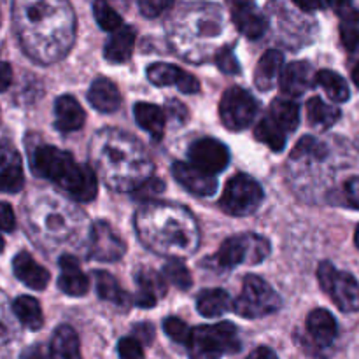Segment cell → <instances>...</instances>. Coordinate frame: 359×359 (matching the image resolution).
<instances>
[{
  "label": "cell",
  "instance_id": "1",
  "mask_svg": "<svg viewBox=\"0 0 359 359\" xmlns=\"http://www.w3.org/2000/svg\"><path fill=\"white\" fill-rule=\"evenodd\" d=\"M13 23L21 48L42 65L60 62L76 37L69 0H14Z\"/></svg>",
  "mask_w": 359,
  "mask_h": 359
},
{
  "label": "cell",
  "instance_id": "2",
  "mask_svg": "<svg viewBox=\"0 0 359 359\" xmlns=\"http://www.w3.org/2000/svg\"><path fill=\"white\" fill-rule=\"evenodd\" d=\"M90 154L97 174L116 191H133L153 174V161L142 144L121 130L95 133Z\"/></svg>",
  "mask_w": 359,
  "mask_h": 359
},
{
  "label": "cell",
  "instance_id": "3",
  "mask_svg": "<svg viewBox=\"0 0 359 359\" xmlns=\"http://www.w3.org/2000/svg\"><path fill=\"white\" fill-rule=\"evenodd\" d=\"M135 228L140 242L156 255L188 258L198 249V224L181 205L149 202L137 212Z\"/></svg>",
  "mask_w": 359,
  "mask_h": 359
},
{
  "label": "cell",
  "instance_id": "4",
  "mask_svg": "<svg viewBox=\"0 0 359 359\" xmlns=\"http://www.w3.org/2000/svg\"><path fill=\"white\" fill-rule=\"evenodd\" d=\"M224 13L216 4H186L170 18L168 35L179 56L191 62H203L219 51L224 32Z\"/></svg>",
  "mask_w": 359,
  "mask_h": 359
},
{
  "label": "cell",
  "instance_id": "5",
  "mask_svg": "<svg viewBox=\"0 0 359 359\" xmlns=\"http://www.w3.org/2000/svg\"><path fill=\"white\" fill-rule=\"evenodd\" d=\"M32 170L55 182L76 202H91L97 196V174L88 165H79L67 151L39 146L30 156Z\"/></svg>",
  "mask_w": 359,
  "mask_h": 359
},
{
  "label": "cell",
  "instance_id": "6",
  "mask_svg": "<svg viewBox=\"0 0 359 359\" xmlns=\"http://www.w3.org/2000/svg\"><path fill=\"white\" fill-rule=\"evenodd\" d=\"M30 223L39 235L65 244L84 233V214L55 196H42L30 207Z\"/></svg>",
  "mask_w": 359,
  "mask_h": 359
},
{
  "label": "cell",
  "instance_id": "7",
  "mask_svg": "<svg viewBox=\"0 0 359 359\" xmlns=\"http://www.w3.org/2000/svg\"><path fill=\"white\" fill-rule=\"evenodd\" d=\"M270 242L256 233H244L230 237L221 244L212 258L205 259L207 265L219 270H230L237 265H258L269 258Z\"/></svg>",
  "mask_w": 359,
  "mask_h": 359
},
{
  "label": "cell",
  "instance_id": "8",
  "mask_svg": "<svg viewBox=\"0 0 359 359\" xmlns=\"http://www.w3.org/2000/svg\"><path fill=\"white\" fill-rule=\"evenodd\" d=\"M189 354L195 358H221L241 349L238 330L231 323L198 326L191 332L188 344Z\"/></svg>",
  "mask_w": 359,
  "mask_h": 359
},
{
  "label": "cell",
  "instance_id": "9",
  "mask_svg": "<svg viewBox=\"0 0 359 359\" xmlns=\"http://www.w3.org/2000/svg\"><path fill=\"white\" fill-rule=\"evenodd\" d=\"M280 298L266 280L256 276L244 279L242 293L233 302V311L244 319H259L279 311Z\"/></svg>",
  "mask_w": 359,
  "mask_h": 359
},
{
  "label": "cell",
  "instance_id": "10",
  "mask_svg": "<svg viewBox=\"0 0 359 359\" xmlns=\"http://www.w3.org/2000/svg\"><path fill=\"white\" fill-rule=\"evenodd\" d=\"M263 202V189L255 179L245 174L233 175L224 186L221 196V209L230 216H249Z\"/></svg>",
  "mask_w": 359,
  "mask_h": 359
},
{
  "label": "cell",
  "instance_id": "11",
  "mask_svg": "<svg viewBox=\"0 0 359 359\" xmlns=\"http://www.w3.org/2000/svg\"><path fill=\"white\" fill-rule=\"evenodd\" d=\"M318 279L323 291L340 311L359 312V283L351 273L339 272L330 262H323L318 269Z\"/></svg>",
  "mask_w": 359,
  "mask_h": 359
},
{
  "label": "cell",
  "instance_id": "12",
  "mask_svg": "<svg viewBox=\"0 0 359 359\" xmlns=\"http://www.w3.org/2000/svg\"><path fill=\"white\" fill-rule=\"evenodd\" d=\"M258 114V102L248 90L233 86L224 91L219 102V116L223 125L231 132H241L251 126Z\"/></svg>",
  "mask_w": 359,
  "mask_h": 359
},
{
  "label": "cell",
  "instance_id": "13",
  "mask_svg": "<svg viewBox=\"0 0 359 359\" xmlns=\"http://www.w3.org/2000/svg\"><path fill=\"white\" fill-rule=\"evenodd\" d=\"M126 251L125 242L119 238L114 228L105 221H98L93 224L90 238V256L102 263H114L123 258Z\"/></svg>",
  "mask_w": 359,
  "mask_h": 359
},
{
  "label": "cell",
  "instance_id": "14",
  "mask_svg": "<svg viewBox=\"0 0 359 359\" xmlns=\"http://www.w3.org/2000/svg\"><path fill=\"white\" fill-rule=\"evenodd\" d=\"M189 160L196 167L210 172V174H219L230 163V153L223 142L216 139H198L189 147Z\"/></svg>",
  "mask_w": 359,
  "mask_h": 359
},
{
  "label": "cell",
  "instance_id": "15",
  "mask_svg": "<svg viewBox=\"0 0 359 359\" xmlns=\"http://www.w3.org/2000/svg\"><path fill=\"white\" fill-rule=\"evenodd\" d=\"M172 175L186 191L195 196H210L217 189L216 174H210V172L196 167L195 163L175 161L172 165Z\"/></svg>",
  "mask_w": 359,
  "mask_h": 359
},
{
  "label": "cell",
  "instance_id": "16",
  "mask_svg": "<svg viewBox=\"0 0 359 359\" xmlns=\"http://www.w3.org/2000/svg\"><path fill=\"white\" fill-rule=\"evenodd\" d=\"M147 77L156 86H175L182 93L193 95L200 91V83L193 74L170 65V63H154L147 69Z\"/></svg>",
  "mask_w": 359,
  "mask_h": 359
},
{
  "label": "cell",
  "instance_id": "17",
  "mask_svg": "<svg viewBox=\"0 0 359 359\" xmlns=\"http://www.w3.org/2000/svg\"><path fill=\"white\" fill-rule=\"evenodd\" d=\"M23 184L20 154L11 144H0V193H18L23 189Z\"/></svg>",
  "mask_w": 359,
  "mask_h": 359
},
{
  "label": "cell",
  "instance_id": "18",
  "mask_svg": "<svg viewBox=\"0 0 359 359\" xmlns=\"http://www.w3.org/2000/svg\"><path fill=\"white\" fill-rule=\"evenodd\" d=\"M135 283L139 291L135 294V305L142 309H151L156 305L160 298L167 293V284L165 277L151 269H140L135 273Z\"/></svg>",
  "mask_w": 359,
  "mask_h": 359
},
{
  "label": "cell",
  "instance_id": "19",
  "mask_svg": "<svg viewBox=\"0 0 359 359\" xmlns=\"http://www.w3.org/2000/svg\"><path fill=\"white\" fill-rule=\"evenodd\" d=\"M314 69L307 62H293L283 70L279 79L280 90L290 97H300L314 84Z\"/></svg>",
  "mask_w": 359,
  "mask_h": 359
},
{
  "label": "cell",
  "instance_id": "20",
  "mask_svg": "<svg viewBox=\"0 0 359 359\" xmlns=\"http://www.w3.org/2000/svg\"><path fill=\"white\" fill-rule=\"evenodd\" d=\"M58 287L69 297H83L90 290V279L84 276L79 262L74 256L65 255L60 258Z\"/></svg>",
  "mask_w": 359,
  "mask_h": 359
},
{
  "label": "cell",
  "instance_id": "21",
  "mask_svg": "<svg viewBox=\"0 0 359 359\" xmlns=\"http://www.w3.org/2000/svg\"><path fill=\"white\" fill-rule=\"evenodd\" d=\"M13 270L14 276H16L25 286H28L30 290L35 291L46 290V286L49 284V279H51L48 270H46L44 266L39 265V263L25 251L16 255V258H14L13 262Z\"/></svg>",
  "mask_w": 359,
  "mask_h": 359
},
{
  "label": "cell",
  "instance_id": "22",
  "mask_svg": "<svg viewBox=\"0 0 359 359\" xmlns=\"http://www.w3.org/2000/svg\"><path fill=\"white\" fill-rule=\"evenodd\" d=\"M84 111L79 102L70 95H62L55 102V126L62 133L77 132L84 125Z\"/></svg>",
  "mask_w": 359,
  "mask_h": 359
},
{
  "label": "cell",
  "instance_id": "23",
  "mask_svg": "<svg viewBox=\"0 0 359 359\" xmlns=\"http://www.w3.org/2000/svg\"><path fill=\"white\" fill-rule=\"evenodd\" d=\"M88 102L95 111L109 114L121 107V93L111 79L98 77L91 83L90 91H88Z\"/></svg>",
  "mask_w": 359,
  "mask_h": 359
},
{
  "label": "cell",
  "instance_id": "24",
  "mask_svg": "<svg viewBox=\"0 0 359 359\" xmlns=\"http://www.w3.org/2000/svg\"><path fill=\"white\" fill-rule=\"evenodd\" d=\"M231 11V18H233V23L237 27V30L242 35H245L251 41L262 37L266 30V18L259 13L258 7L255 6V2L245 4L242 7H235Z\"/></svg>",
  "mask_w": 359,
  "mask_h": 359
},
{
  "label": "cell",
  "instance_id": "25",
  "mask_svg": "<svg viewBox=\"0 0 359 359\" xmlns=\"http://www.w3.org/2000/svg\"><path fill=\"white\" fill-rule=\"evenodd\" d=\"M284 65V55L277 49H270L259 58L255 70V84L259 91L272 90L280 79Z\"/></svg>",
  "mask_w": 359,
  "mask_h": 359
},
{
  "label": "cell",
  "instance_id": "26",
  "mask_svg": "<svg viewBox=\"0 0 359 359\" xmlns=\"http://www.w3.org/2000/svg\"><path fill=\"white\" fill-rule=\"evenodd\" d=\"M307 330L319 347H330L337 339V321L325 309H316L309 314Z\"/></svg>",
  "mask_w": 359,
  "mask_h": 359
},
{
  "label": "cell",
  "instance_id": "27",
  "mask_svg": "<svg viewBox=\"0 0 359 359\" xmlns=\"http://www.w3.org/2000/svg\"><path fill=\"white\" fill-rule=\"evenodd\" d=\"M135 30L132 27H121L114 32L107 41L104 49V56L111 63H125L130 60L135 46Z\"/></svg>",
  "mask_w": 359,
  "mask_h": 359
},
{
  "label": "cell",
  "instance_id": "28",
  "mask_svg": "<svg viewBox=\"0 0 359 359\" xmlns=\"http://www.w3.org/2000/svg\"><path fill=\"white\" fill-rule=\"evenodd\" d=\"M133 116H135V121L140 128L146 130L156 140L161 139V135L165 132V121H167V118H165V112L158 105L147 104V102H139L133 107Z\"/></svg>",
  "mask_w": 359,
  "mask_h": 359
},
{
  "label": "cell",
  "instance_id": "29",
  "mask_svg": "<svg viewBox=\"0 0 359 359\" xmlns=\"http://www.w3.org/2000/svg\"><path fill=\"white\" fill-rule=\"evenodd\" d=\"M231 307L230 294L223 290H205L196 298V309L203 318H219Z\"/></svg>",
  "mask_w": 359,
  "mask_h": 359
},
{
  "label": "cell",
  "instance_id": "30",
  "mask_svg": "<svg viewBox=\"0 0 359 359\" xmlns=\"http://www.w3.org/2000/svg\"><path fill=\"white\" fill-rule=\"evenodd\" d=\"M340 118V109L328 105L319 97H312L307 102V121L316 130H328Z\"/></svg>",
  "mask_w": 359,
  "mask_h": 359
},
{
  "label": "cell",
  "instance_id": "31",
  "mask_svg": "<svg viewBox=\"0 0 359 359\" xmlns=\"http://www.w3.org/2000/svg\"><path fill=\"white\" fill-rule=\"evenodd\" d=\"M270 118L286 133L294 132L300 123V107L290 98H276L270 104Z\"/></svg>",
  "mask_w": 359,
  "mask_h": 359
},
{
  "label": "cell",
  "instance_id": "32",
  "mask_svg": "<svg viewBox=\"0 0 359 359\" xmlns=\"http://www.w3.org/2000/svg\"><path fill=\"white\" fill-rule=\"evenodd\" d=\"M13 312L16 316L18 321L25 326V328L37 332L44 325V318H42V309L39 302L32 297H20L14 300Z\"/></svg>",
  "mask_w": 359,
  "mask_h": 359
},
{
  "label": "cell",
  "instance_id": "33",
  "mask_svg": "<svg viewBox=\"0 0 359 359\" xmlns=\"http://www.w3.org/2000/svg\"><path fill=\"white\" fill-rule=\"evenodd\" d=\"M49 354L53 358H79V337L70 326H60L51 339Z\"/></svg>",
  "mask_w": 359,
  "mask_h": 359
},
{
  "label": "cell",
  "instance_id": "34",
  "mask_svg": "<svg viewBox=\"0 0 359 359\" xmlns=\"http://www.w3.org/2000/svg\"><path fill=\"white\" fill-rule=\"evenodd\" d=\"M93 276L97 293L102 300L111 302V304L119 305V307H128L130 297L121 290L114 276H111L109 272H95Z\"/></svg>",
  "mask_w": 359,
  "mask_h": 359
},
{
  "label": "cell",
  "instance_id": "35",
  "mask_svg": "<svg viewBox=\"0 0 359 359\" xmlns=\"http://www.w3.org/2000/svg\"><path fill=\"white\" fill-rule=\"evenodd\" d=\"M316 83L326 91L330 98L337 104H344V102L349 100L351 91H349V84L346 83L340 74L333 72V70H319L316 74Z\"/></svg>",
  "mask_w": 359,
  "mask_h": 359
},
{
  "label": "cell",
  "instance_id": "36",
  "mask_svg": "<svg viewBox=\"0 0 359 359\" xmlns=\"http://www.w3.org/2000/svg\"><path fill=\"white\" fill-rule=\"evenodd\" d=\"M255 137L262 144L269 146L273 153H280L284 149V146H286V132L270 116L269 118H263L256 125Z\"/></svg>",
  "mask_w": 359,
  "mask_h": 359
},
{
  "label": "cell",
  "instance_id": "37",
  "mask_svg": "<svg viewBox=\"0 0 359 359\" xmlns=\"http://www.w3.org/2000/svg\"><path fill=\"white\" fill-rule=\"evenodd\" d=\"M163 277L165 280H168L170 284H174L175 287L182 291H188L191 287L193 279L191 273H189L188 266L182 263V258H170L163 266Z\"/></svg>",
  "mask_w": 359,
  "mask_h": 359
},
{
  "label": "cell",
  "instance_id": "38",
  "mask_svg": "<svg viewBox=\"0 0 359 359\" xmlns=\"http://www.w3.org/2000/svg\"><path fill=\"white\" fill-rule=\"evenodd\" d=\"M328 156V147L316 137H304L298 140L294 149L291 151V160H307V158H314V160H323Z\"/></svg>",
  "mask_w": 359,
  "mask_h": 359
},
{
  "label": "cell",
  "instance_id": "39",
  "mask_svg": "<svg viewBox=\"0 0 359 359\" xmlns=\"http://www.w3.org/2000/svg\"><path fill=\"white\" fill-rule=\"evenodd\" d=\"M93 16L97 20L98 27L105 32H116L123 27V20L116 9H112L107 0H95Z\"/></svg>",
  "mask_w": 359,
  "mask_h": 359
},
{
  "label": "cell",
  "instance_id": "40",
  "mask_svg": "<svg viewBox=\"0 0 359 359\" xmlns=\"http://www.w3.org/2000/svg\"><path fill=\"white\" fill-rule=\"evenodd\" d=\"M163 330L168 339L174 340L175 344H181V346L188 347L193 330L184 321H181L179 318H167L163 323Z\"/></svg>",
  "mask_w": 359,
  "mask_h": 359
},
{
  "label": "cell",
  "instance_id": "41",
  "mask_svg": "<svg viewBox=\"0 0 359 359\" xmlns=\"http://www.w3.org/2000/svg\"><path fill=\"white\" fill-rule=\"evenodd\" d=\"M165 189V184L161 179L158 177H147L146 181L140 182L135 189L132 191L133 198L135 200H144V202H149L154 196L161 195Z\"/></svg>",
  "mask_w": 359,
  "mask_h": 359
},
{
  "label": "cell",
  "instance_id": "42",
  "mask_svg": "<svg viewBox=\"0 0 359 359\" xmlns=\"http://www.w3.org/2000/svg\"><path fill=\"white\" fill-rule=\"evenodd\" d=\"M216 63L219 67L221 72L224 74H238L241 72V67H238L237 58H235L233 51H231L230 46H223L219 51L216 53Z\"/></svg>",
  "mask_w": 359,
  "mask_h": 359
},
{
  "label": "cell",
  "instance_id": "43",
  "mask_svg": "<svg viewBox=\"0 0 359 359\" xmlns=\"http://www.w3.org/2000/svg\"><path fill=\"white\" fill-rule=\"evenodd\" d=\"M119 356L125 359H139L144 356L142 351V342H140L137 337H128V339L119 340L118 346Z\"/></svg>",
  "mask_w": 359,
  "mask_h": 359
},
{
  "label": "cell",
  "instance_id": "44",
  "mask_svg": "<svg viewBox=\"0 0 359 359\" xmlns=\"http://www.w3.org/2000/svg\"><path fill=\"white\" fill-rule=\"evenodd\" d=\"M174 4V0H139L140 13L146 18H158L168 11Z\"/></svg>",
  "mask_w": 359,
  "mask_h": 359
},
{
  "label": "cell",
  "instance_id": "45",
  "mask_svg": "<svg viewBox=\"0 0 359 359\" xmlns=\"http://www.w3.org/2000/svg\"><path fill=\"white\" fill-rule=\"evenodd\" d=\"M16 228V216L7 202H0V230L13 231Z\"/></svg>",
  "mask_w": 359,
  "mask_h": 359
},
{
  "label": "cell",
  "instance_id": "46",
  "mask_svg": "<svg viewBox=\"0 0 359 359\" xmlns=\"http://www.w3.org/2000/svg\"><path fill=\"white\" fill-rule=\"evenodd\" d=\"M188 109L177 100H168L167 102V118L175 123H184L188 119Z\"/></svg>",
  "mask_w": 359,
  "mask_h": 359
},
{
  "label": "cell",
  "instance_id": "47",
  "mask_svg": "<svg viewBox=\"0 0 359 359\" xmlns=\"http://www.w3.org/2000/svg\"><path fill=\"white\" fill-rule=\"evenodd\" d=\"M344 195H346V202L349 203L353 209L359 210V177H353L346 182Z\"/></svg>",
  "mask_w": 359,
  "mask_h": 359
},
{
  "label": "cell",
  "instance_id": "48",
  "mask_svg": "<svg viewBox=\"0 0 359 359\" xmlns=\"http://www.w3.org/2000/svg\"><path fill=\"white\" fill-rule=\"evenodd\" d=\"M11 84H13V69L9 63L0 62V93L9 90Z\"/></svg>",
  "mask_w": 359,
  "mask_h": 359
},
{
  "label": "cell",
  "instance_id": "49",
  "mask_svg": "<svg viewBox=\"0 0 359 359\" xmlns=\"http://www.w3.org/2000/svg\"><path fill=\"white\" fill-rule=\"evenodd\" d=\"M135 337L137 339L140 340V342H146V344H149L151 340H153V337H154V328L151 325H139V326H135Z\"/></svg>",
  "mask_w": 359,
  "mask_h": 359
},
{
  "label": "cell",
  "instance_id": "50",
  "mask_svg": "<svg viewBox=\"0 0 359 359\" xmlns=\"http://www.w3.org/2000/svg\"><path fill=\"white\" fill-rule=\"evenodd\" d=\"M293 4L304 11H318L326 6V0H293Z\"/></svg>",
  "mask_w": 359,
  "mask_h": 359
},
{
  "label": "cell",
  "instance_id": "51",
  "mask_svg": "<svg viewBox=\"0 0 359 359\" xmlns=\"http://www.w3.org/2000/svg\"><path fill=\"white\" fill-rule=\"evenodd\" d=\"M351 2H353V0H326V6L333 7V9H335L337 13H339V11H342V9H346V7H349Z\"/></svg>",
  "mask_w": 359,
  "mask_h": 359
},
{
  "label": "cell",
  "instance_id": "52",
  "mask_svg": "<svg viewBox=\"0 0 359 359\" xmlns=\"http://www.w3.org/2000/svg\"><path fill=\"white\" fill-rule=\"evenodd\" d=\"M251 358H276V353L272 349H266V347H259V349L252 351Z\"/></svg>",
  "mask_w": 359,
  "mask_h": 359
},
{
  "label": "cell",
  "instance_id": "53",
  "mask_svg": "<svg viewBox=\"0 0 359 359\" xmlns=\"http://www.w3.org/2000/svg\"><path fill=\"white\" fill-rule=\"evenodd\" d=\"M252 0H226V4L230 6V9H235V7H242L245 4H251Z\"/></svg>",
  "mask_w": 359,
  "mask_h": 359
},
{
  "label": "cell",
  "instance_id": "54",
  "mask_svg": "<svg viewBox=\"0 0 359 359\" xmlns=\"http://www.w3.org/2000/svg\"><path fill=\"white\" fill-rule=\"evenodd\" d=\"M353 81H354V84L359 88V63L353 69Z\"/></svg>",
  "mask_w": 359,
  "mask_h": 359
},
{
  "label": "cell",
  "instance_id": "55",
  "mask_svg": "<svg viewBox=\"0 0 359 359\" xmlns=\"http://www.w3.org/2000/svg\"><path fill=\"white\" fill-rule=\"evenodd\" d=\"M354 242H356L358 249H359V226L356 228V235H354Z\"/></svg>",
  "mask_w": 359,
  "mask_h": 359
},
{
  "label": "cell",
  "instance_id": "56",
  "mask_svg": "<svg viewBox=\"0 0 359 359\" xmlns=\"http://www.w3.org/2000/svg\"><path fill=\"white\" fill-rule=\"evenodd\" d=\"M2 251H4V238L0 237V255H2Z\"/></svg>",
  "mask_w": 359,
  "mask_h": 359
},
{
  "label": "cell",
  "instance_id": "57",
  "mask_svg": "<svg viewBox=\"0 0 359 359\" xmlns=\"http://www.w3.org/2000/svg\"><path fill=\"white\" fill-rule=\"evenodd\" d=\"M0 21H2V16H0Z\"/></svg>",
  "mask_w": 359,
  "mask_h": 359
}]
</instances>
